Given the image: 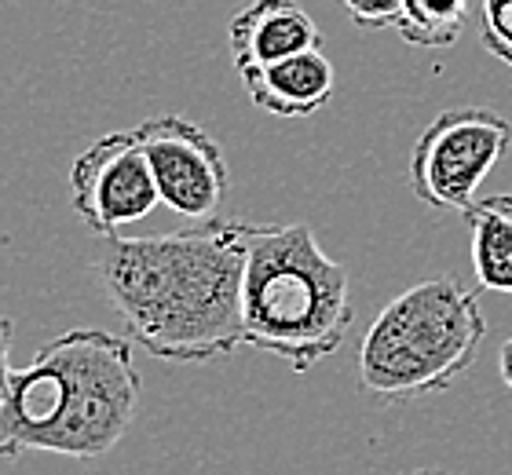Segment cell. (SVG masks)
I'll list each match as a JSON object with an SVG mask.
<instances>
[{
    "label": "cell",
    "mask_w": 512,
    "mask_h": 475,
    "mask_svg": "<svg viewBox=\"0 0 512 475\" xmlns=\"http://www.w3.org/2000/svg\"><path fill=\"white\" fill-rule=\"evenodd\" d=\"M253 223L209 220L180 234H99L96 275L132 344L165 362L231 355L242 337V275Z\"/></svg>",
    "instance_id": "cell-1"
},
{
    "label": "cell",
    "mask_w": 512,
    "mask_h": 475,
    "mask_svg": "<svg viewBox=\"0 0 512 475\" xmlns=\"http://www.w3.org/2000/svg\"><path fill=\"white\" fill-rule=\"evenodd\" d=\"M143 380L132 340L107 329H70L11 373L8 424L19 454L74 461L110 454L136 421Z\"/></svg>",
    "instance_id": "cell-2"
},
{
    "label": "cell",
    "mask_w": 512,
    "mask_h": 475,
    "mask_svg": "<svg viewBox=\"0 0 512 475\" xmlns=\"http://www.w3.org/2000/svg\"><path fill=\"white\" fill-rule=\"evenodd\" d=\"M352 282L308 223H253L242 275V337L297 373L341 348L352 329Z\"/></svg>",
    "instance_id": "cell-3"
},
{
    "label": "cell",
    "mask_w": 512,
    "mask_h": 475,
    "mask_svg": "<svg viewBox=\"0 0 512 475\" xmlns=\"http://www.w3.org/2000/svg\"><path fill=\"white\" fill-rule=\"evenodd\" d=\"M487 337L480 293L428 278L381 307L359 344V384L381 402L425 399L472 370Z\"/></svg>",
    "instance_id": "cell-4"
},
{
    "label": "cell",
    "mask_w": 512,
    "mask_h": 475,
    "mask_svg": "<svg viewBox=\"0 0 512 475\" xmlns=\"http://www.w3.org/2000/svg\"><path fill=\"white\" fill-rule=\"evenodd\" d=\"M512 147V125L487 106H454L417 136L410 187L436 212H465Z\"/></svg>",
    "instance_id": "cell-5"
},
{
    "label": "cell",
    "mask_w": 512,
    "mask_h": 475,
    "mask_svg": "<svg viewBox=\"0 0 512 475\" xmlns=\"http://www.w3.org/2000/svg\"><path fill=\"white\" fill-rule=\"evenodd\" d=\"M136 132L147 150L161 205L183 220H216V212L227 198V183H231L227 158L224 150L216 147V139H209L205 128L180 114L150 117Z\"/></svg>",
    "instance_id": "cell-6"
},
{
    "label": "cell",
    "mask_w": 512,
    "mask_h": 475,
    "mask_svg": "<svg viewBox=\"0 0 512 475\" xmlns=\"http://www.w3.org/2000/svg\"><path fill=\"white\" fill-rule=\"evenodd\" d=\"M74 209L99 234H118L158 209V183L139 132H110L85 147L70 165Z\"/></svg>",
    "instance_id": "cell-7"
},
{
    "label": "cell",
    "mask_w": 512,
    "mask_h": 475,
    "mask_svg": "<svg viewBox=\"0 0 512 475\" xmlns=\"http://www.w3.org/2000/svg\"><path fill=\"white\" fill-rule=\"evenodd\" d=\"M227 41H231L235 70L246 74V70L282 63L289 55L322 48V30L297 0H253L231 19Z\"/></svg>",
    "instance_id": "cell-8"
},
{
    "label": "cell",
    "mask_w": 512,
    "mask_h": 475,
    "mask_svg": "<svg viewBox=\"0 0 512 475\" xmlns=\"http://www.w3.org/2000/svg\"><path fill=\"white\" fill-rule=\"evenodd\" d=\"M238 77H242V85H246L249 103H253L256 110L275 114V117L319 114L322 106L333 99V88H337L333 63L326 59L322 48L289 55L282 63L246 70V74H238Z\"/></svg>",
    "instance_id": "cell-9"
},
{
    "label": "cell",
    "mask_w": 512,
    "mask_h": 475,
    "mask_svg": "<svg viewBox=\"0 0 512 475\" xmlns=\"http://www.w3.org/2000/svg\"><path fill=\"white\" fill-rule=\"evenodd\" d=\"M461 216L469 223L472 271L480 289L512 296V194L476 198Z\"/></svg>",
    "instance_id": "cell-10"
},
{
    "label": "cell",
    "mask_w": 512,
    "mask_h": 475,
    "mask_svg": "<svg viewBox=\"0 0 512 475\" xmlns=\"http://www.w3.org/2000/svg\"><path fill=\"white\" fill-rule=\"evenodd\" d=\"M465 22H469V0H403V19L395 30L410 48L443 52L458 44Z\"/></svg>",
    "instance_id": "cell-11"
},
{
    "label": "cell",
    "mask_w": 512,
    "mask_h": 475,
    "mask_svg": "<svg viewBox=\"0 0 512 475\" xmlns=\"http://www.w3.org/2000/svg\"><path fill=\"white\" fill-rule=\"evenodd\" d=\"M480 41L498 63L512 66V0H480Z\"/></svg>",
    "instance_id": "cell-12"
},
{
    "label": "cell",
    "mask_w": 512,
    "mask_h": 475,
    "mask_svg": "<svg viewBox=\"0 0 512 475\" xmlns=\"http://www.w3.org/2000/svg\"><path fill=\"white\" fill-rule=\"evenodd\" d=\"M8 351H11V326H8V318L0 315V461H15V457H19V446L11 439V424H8L11 373H15Z\"/></svg>",
    "instance_id": "cell-13"
},
{
    "label": "cell",
    "mask_w": 512,
    "mask_h": 475,
    "mask_svg": "<svg viewBox=\"0 0 512 475\" xmlns=\"http://www.w3.org/2000/svg\"><path fill=\"white\" fill-rule=\"evenodd\" d=\"M348 19L363 30H384V26H399L403 19V0H341Z\"/></svg>",
    "instance_id": "cell-14"
},
{
    "label": "cell",
    "mask_w": 512,
    "mask_h": 475,
    "mask_svg": "<svg viewBox=\"0 0 512 475\" xmlns=\"http://www.w3.org/2000/svg\"><path fill=\"white\" fill-rule=\"evenodd\" d=\"M498 373H502L505 388H512V337L498 348Z\"/></svg>",
    "instance_id": "cell-15"
},
{
    "label": "cell",
    "mask_w": 512,
    "mask_h": 475,
    "mask_svg": "<svg viewBox=\"0 0 512 475\" xmlns=\"http://www.w3.org/2000/svg\"><path fill=\"white\" fill-rule=\"evenodd\" d=\"M414 475H447V472H436V468H425V472H414Z\"/></svg>",
    "instance_id": "cell-16"
}]
</instances>
